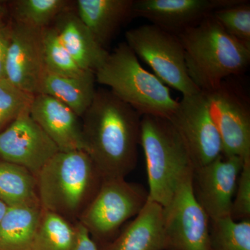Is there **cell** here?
<instances>
[{
    "mask_svg": "<svg viewBox=\"0 0 250 250\" xmlns=\"http://www.w3.org/2000/svg\"><path fill=\"white\" fill-rule=\"evenodd\" d=\"M82 118L85 152L103 179L125 178L137 165L142 116L111 90H96Z\"/></svg>",
    "mask_w": 250,
    "mask_h": 250,
    "instance_id": "6da1fadb",
    "label": "cell"
},
{
    "mask_svg": "<svg viewBox=\"0 0 250 250\" xmlns=\"http://www.w3.org/2000/svg\"><path fill=\"white\" fill-rule=\"evenodd\" d=\"M177 36L189 77L202 92L218 88L249 66L250 48L229 35L212 14Z\"/></svg>",
    "mask_w": 250,
    "mask_h": 250,
    "instance_id": "7a4b0ae2",
    "label": "cell"
},
{
    "mask_svg": "<svg viewBox=\"0 0 250 250\" xmlns=\"http://www.w3.org/2000/svg\"><path fill=\"white\" fill-rule=\"evenodd\" d=\"M103 179L85 151H59L36 176L41 207L77 223Z\"/></svg>",
    "mask_w": 250,
    "mask_h": 250,
    "instance_id": "3957f363",
    "label": "cell"
},
{
    "mask_svg": "<svg viewBox=\"0 0 250 250\" xmlns=\"http://www.w3.org/2000/svg\"><path fill=\"white\" fill-rule=\"evenodd\" d=\"M140 146L146 156L149 199L166 207L193 174L187 146L168 118L152 116L141 118Z\"/></svg>",
    "mask_w": 250,
    "mask_h": 250,
    "instance_id": "277c9868",
    "label": "cell"
},
{
    "mask_svg": "<svg viewBox=\"0 0 250 250\" xmlns=\"http://www.w3.org/2000/svg\"><path fill=\"white\" fill-rule=\"evenodd\" d=\"M95 77L141 116L170 118L178 105L165 83L141 65L126 42L108 54Z\"/></svg>",
    "mask_w": 250,
    "mask_h": 250,
    "instance_id": "5b68a950",
    "label": "cell"
},
{
    "mask_svg": "<svg viewBox=\"0 0 250 250\" xmlns=\"http://www.w3.org/2000/svg\"><path fill=\"white\" fill-rule=\"evenodd\" d=\"M148 199V191L141 184L125 178L104 179L78 222L98 245L104 246L116 238L126 220L139 214Z\"/></svg>",
    "mask_w": 250,
    "mask_h": 250,
    "instance_id": "8992f818",
    "label": "cell"
},
{
    "mask_svg": "<svg viewBox=\"0 0 250 250\" xmlns=\"http://www.w3.org/2000/svg\"><path fill=\"white\" fill-rule=\"evenodd\" d=\"M125 39L136 57L146 62L163 83L182 96L201 91L189 77L183 46L176 34L154 24H144L126 31Z\"/></svg>",
    "mask_w": 250,
    "mask_h": 250,
    "instance_id": "52a82bcc",
    "label": "cell"
},
{
    "mask_svg": "<svg viewBox=\"0 0 250 250\" xmlns=\"http://www.w3.org/2000/svg\"><path fill=\"white\" fill-rule=\"evenodd\" d=\"M224 80L218 88L203 92L212 119L221 137L223 154L250 161V101L239 83Z\"/></svg>",
    "mask_w": 250,
    "mask_h": 250,
    "instance_id": "ba28073f",
    "label": "cell"
},
{
    "mask_svg": "<svg viewBox=\"0 0 250 250\" xmlns=\"http://www.w3.org/2000/svg\"><path fill=\"white\" fill-rule=\"evenodd\" d=\"M192 180V175L186 179L170 203L163 207L166 250L209 248L210 219L195 199Z\"/></svg>",
    "mask_w": 250,
    "mask_h": 250,
    "instance_id": "9c48e42d",
    "label": "cell"
},
{
    "mask_svg": "<svg viewBox=\"0 0 250 250\" xmlns=\"http://www.w3.org/2000/svg\"><path fill=\"white\" fill-rule=\"evenodd\" d=\"M168 119L182 136L195 168L209 164L223 154L221 137L203 92L183 96Z\"/></svg>",
    "mask_w": 250,
    "mask_h": 250,
    "instance_id": "30bf717a",
    "label": "cell"
},
{
    "mask_svg": "<svg viewBox=\"0 0 250 250\" xmlns=\"http://www.w3.org/2000/svg\"><path fill=\"white\" fill-rule=\"evenodd\" d=\"M243 164L238 156L222 154L209 164L194 169V195L210 220L230 216Z\"/></svg>",
    "mask_w": 250,
    "mask_h": 250,
    "instance_id": "8fae6325",
    "label": "cell"
},
{
    "mask_svg": "<svg viewBox=\"0 0 250 250\" xmlns=\"http://www.w3.org/2000/svg\"><path fill=\"white\" fill-rule=\"evenodd\" d=\"M59 149L31 118L23 112L0 132V158L25 167L37 176Z\"/></svg>",
    "mask_w": 250,
    "mask_h": 250,
    "instance_id": "7c38bea8",
    "label": "cell"
},
{
    "mask_svg": "<svg viewBox=\"0 0 250 250\" xmlns=\"http://www.w3.org/2000/svg\"><path fill=\"white\" fill-rule=\"evenodd\" d=\"M45 72L42 29L15 23L5 64L6 78L36 95L40 93Z\"/></svg>",
    "mask_w": 250,
    "mask_h": 250,
    "instance_id": "4fadbf2b",
    "label": "cell"
},
{
    "mask_svg": "<svg viewBox=\"0 0 250 250\" xmlns=\"http://www.w3.org/2000/svg\"><path fill=\"white\" fill-rule=\"evenodd\" d=\"M238 0H134L132 19L146 18L152 24L177 34L195 25L220 8Z\"/></svg>",
    "mask_w": 250,
    "mask_h": 250,
    "instance_id": "5bb4252c",
    "label": "cell"
},
{
    "mask_svg": "<svg viewBox=\"0 0 250 250\" xmlns=\"http://www.w3.org/2000/svg\"><path fill=\"white\" fill-rule=\"evenodd\" d=\"M29 113L59 150L85 152L80 117L57 99L45 94H37L31 103Z\"/></svg>",
    "mask_w": 250,
    "mask_h": 250,
    "instance_id": "9a60e30c",
    "label": "cell"
},
{
    "mask_svg": "<svg viewBox=\"0 0 250 250\" xmlns=\"http://www.w3.org/2000/svg\"><path fill=\"white\" fill-rule=\"evenodd\" d=\"M163 207L148 199L133 221L101 250H166Z\"/></svg>",
    "mask_w": 250,
    "mask_h": 250,
    "instance_id": "2e32d148",
    "label": "cell"
},
{
    "mask_svg": "<svg viewBox=\"0 0 250 250\" xmlns=\"http://www.w3.org/2000/svg\"><path fill=\"white\" fill-rule=\"evenodd\" d=\"M56 20L53 27L72 59L82 70L95 73L109 53L97 42L77 14L67 10Z\"/></svg>",
    "mask_w": 250,
    "mask_h": 250,
    "instance_id": "e0dca14e",
    "label": "cell"
},
{
    "mask_svg": "<svg viewBox=\"0 0 250 250\" xmlns=\"http://www.w3.org/2000/svg\"><path fill=\"white\" fill-rule=\"evenodd\" d=\"M134 0H78L77 14L102 47L111 42L126 21L132 19Z\"/></svg>",
    "mask_w": 250,
    "mask_h": 250,
    "instance_id": "ac0fdd59",
    "label": "cell"
},
{
    "mask_svg": "<svg viewBox=\"0 0 250 250\" xmlns=\"http://www.w3.org/2000/svg\"><path fill=\"white\" fill-rule=\"evenodd\" d=\"M95 81L93 72L81 77H65L46 71L39 94L57 99L82 118L93 103Z\"/></svg>",
    "mask_w": 250,
    "mask_h": 250,
    "instance_id": "d6986e66",
    "label": "cell"
},
{
    "mask_svg": "<svg viewBox=\"0 0 250 250\" xmlns=\"http://www.w3.org/2000/svg\"><path fill=\"white\" fill-rule=\"evenodd\" d=\"M42 212L40 203L8 207L0 221V250H31Z\"/></svg>",
    "mask_w": 250,
    "mask_h": 250,
    "instance_id": "ffe728a7",
    "label": "cell"
},
{
    "mask_svg": "<svg viewBox=\"0 0 250 250\" xmlns=\"http://www.w3.org/2000/svg\"><path fill=\"white\" fill-rule=\"evenodd\" d=\"M0 201L9 207L40 203L36 176L22 166L0 161Z\"/></svg>",
    "mask_w": 250,
    "mask_h": 250,
    "instance_id": "44dd1931",
    "label": "cell"
},
{
    "mask_svg": "<svg viewBox=\"0 0 250 250\" xmlns=\"http://www.w3.org/2000/svg\"><path fill=\"white\" fill-rule=\"evenodd\" d=\"M75 238V223L42 209L31 250H72Z\"/></svg>",
    "mask_w": 250,
    "mask_h": 250,
    "instance_id": "7402d4cb",
    "label": "cell"
},
{
    "mask_svg": "<svg viewBox=\"0 0 250 250\" xmlns=\"http://www.w3.org/2000/svg\"><path fill=\"white\" fill-rule=\"evenodd\" d=\"M70 2L67 0H17L11 3V9L15 23L42 29L67 11Z\"/></svg>",
    "mask_w": 250,
    "mask_h": 250,
    "instance_id": "603a6c76",
    "label": "cell"
},
{
    "mask_svg": "<svg viewBox=\"0 0 250 250\" xmlns=\"http://www.w3.org/2000/svg\"><path fill=\"white\" fill-rule=\"evenodd\" d=\"M208 250H250V220H210Z\"/></svg>",
    "mask_w": 250,
    "mask_h": 250,
    "instance_id": "cb8c5ba5",
    "label": "cell"
},
{
    "mask_svg": "<svg viewBox=\"0 0 250 250\" xmlns=\"http://www.w3.org/2000/svg\"><path fill=\"white\" fill-rule=\"evenodd\" d=\"M42 36L46 71L65 77H81L90 72L78 66L62 45L54 27L42 29Z\"/></svg>",
    "mask_w": 250,
    "mask_h": 250,
    "instance_id": "d4e9b609",
    "label": "cell"
},
{
    "mask_svg": "<svg viewBox=\"0 0 250 250\" xmlns=\"http://www.w3.org/2000/svg\"><path fill=\"white\" fill-rule=\"evenodd\" d=\"M212 16L229 35L250 48V1L238 0L217 9Z\"/></svg>",
    "mask_w": 250,
    "mask_h": 250,
    "instance_id": "484cf974",
    "label": "cell"
},
{
    "mask_svg": "<svg viewBox=\"0 0 250 250\" xmlns=\"http://www.w3.org/2000/svg\"><path fill=\"white\" fill-rule=\"evenodd\" d=\"M34 96L16 86L6 78L0 80V130L23 112L30 109Z\"/></svg>",
    "mask_w": 250,
    "mask_h": 250,
    "instance_id": "4316f807",
    "label": "cell"
},
{
    "mask_svg": "<svg viewBox=\"0 0 250 250\" xmlns=\"http://www.w3.org/2000/svg\"><path fill=\"white\" fill-rule=\"evenodd\" d=\"M230 217L236 221L250 220V161H245L238 177Z\"/></svg>",
    "mask_w": 250,
    "mask_h": 250,
    "instance_id": "83f0119b",
    "label": "cell"
},
{
    "mask_svg": "<svg viewBox=\"0 0 250 250\" xmlns=\"http://www.w3.org/2000/svg\"><path fill=\"white\" fill-rule=\"evenodd\" d=\"M76 238L72 250H101L86 228L80 222L75 223Z\"/></svg>",
    "mask_w": 250,
    "mask_h": 250,
    "instance_id": "f1b7e54d",
    "label": "cell"
},
{
    "mask_svg": "<svg viewBox=\"0 0 250 250\" xmlns=\"http://www.w3.org/2000/svg\"><path fill=\"white\" fill-rule=\"evenodd\" d=\"M12 26L3 25L0 27V80L6 78L5 64L11 40Z\"/></svg>",
    "mask_w": 250,
    "mask_h": 250,
    "instance_id": "f546056e",
    "label": "cell"
},
{
    "mask_svg": "<svg viewBox=\"0 0 250 250\" xmlns=\"http://www.w3.org/2000/svg\"><path fill=\"white\" fill-rule=\"evenodd\" d=\"M6 9H5L2 5L0 4V27L4 25V22H3V21H4V18L5 16H6Z\"/></svg>",
    "mask_w": 250,
    "mask_h": 250,
    "instance_id": "4dcf8cb0",
    "label": "cell"
},
{
    "mask_svg": "<svg viewBox=\"0 0 250 250\" xmlns=\"http://www.w3.org/2000/svg\"><path fill=\"white\" fill-rule=\"evenodd\" d=\"M8 207L2 202L0 201V221L2 219L3 216L6 213V210H7Z\"/></svg>",
    "mask_w": 250,
    "mask_h": 250,
    "instance_id": "1f68e13d",
    "label": "cell"
}]
</instances>
